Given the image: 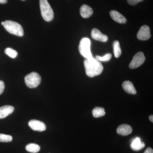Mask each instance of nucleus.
<instances>
[{
  "mask_svg": "<svg viewBox=\"0 0 153 153\" xmlns=\"http://www.w3.org/2000/svg\"><path fill=\"white\" fill-rule=\"evenodd\" d=\"M85 73L88 76L94 77L101 74L103 67L100 61L94 57L88 58L84 60Z\"/></svg>",
  "mask_w": 153,
  "mask_h": 153,
  "instance_id": "obj_1",
  "label": "nucleus"
},
{
  "mask_svg": "<svg viewBox=\"0 0 153 153\" xmlns=\"http://www.w3.org/2000/svg\"><path fill=\"white\" fill-rule=\"evenodd\" d=\"M4 22V27L9 33L20 37L24 36V30L22 26L19 23L9 20Z\"/></svg>",
  "mask_w": 153,
  "mask_h": 153,
  "instance_id": "obj_2",
  "label": "nucleus"
},
{
  "mask_svg": "<svg viewBox=\"0 0 153 153\" xmlns=\"http://www.w3.org/2000/svg\"><path fill=\"white\" fill-rule=\"evenodd\" d=\"M42 16L45 21L51 22L54 18V12L47 0H40Z\"/></svg>",
  "mask_w": 153,
  "mask_h": 153,
  "instance_id": "obj_3",
  "label": "nucleus"
},
{
  "mask_svg": "<svg viewBox=\"0 0 153 153\" xmlns=\"http://www.w3.org/2000/svg\"><path fill=\"white\" fill-rule=\"evenodd\" d=\"M80 54L86 59L92 57L91 52V41L89 38H84L81 39L79 46Z\"/></svg>",
  "mask_w": 153,
  "mask_h": 153,
  "instance_id": "obj_4",
  "label": "nucleus"
},
{
  "mask_svg": "<svg viewBox=\"0 0 153 153\" xmlns=\"http://www.w3.org/2000/svg\"><path fill=\"white\" fill-rule=\"evenodd\" d=\"M41 81V76L35 72H31L25 77V83L30 88L37 87L40 84Z\"/></svg>",
  "mask_w": 153,
  "mask_h": 153,
  "instance_id": "obj_5",
  "label": "nucleus"
},
{
  "mask_svg": "<svg viewBox=\"0 0 153 153\" xmlns=\"http://www.w3.org/2000/svg\"><path fill=\"white\" fill-rule=\"evenodd\" d=\"M145 58L144 53L142 52H137L129 64V68L131 69H134L138 68L145 62Z\"/></svg>",
  "mask_w": 153,
  "mask_h": 153,
  "instance_id": "obj_6",
  "label": "nucleus"
},
{
  "mask_svg": "<svg viewBox=\"0 0 153 153\" xmlns=\"http://www.w3.org/2000/svg\"><path fill=\"white\" fill-rule=\"evenodd\" d=\"M150 29L149 26L143 25L140 28L137 34V38L141 41H146L150 38Z\"/></svg>",
  "mask_w": 153,
  "mask_h": 153,
  "instance_id": "obj_7",
  "label": "nucleus"
},
{
  "mask_svg": "<svg viewBox=\"0 0 153 153\" xmlns=\"http://www.w3.org/2000/svg\"><path fill=\"white\" fill-rule=\"evenodd\" d=\"M29 125L34 131H43L46 130V126L43 122L41 121L32 120L29 122Z\"/></svg>",
  "mask_w": 153,
  "mask_h": 153,
  "instance_id": "obj_8",
  "label": "nucleus"
},
{
  "mask_svg": "<svg viewBox=\"0 0 153 153\" xmlns=\"http://www.w3.org/2000/svg\"><path fill=\"white\" fill-rule=\"evenodd\" d=\"M91 37L96 41L105 42L108 40V37L106 35L102 34L98 29L94 28L91 31Z\"/></svg>",
  "mask_w": 153,
  "mask_h": 153,
  "instance_id": "obj_9",
  "label": "nucleus"
},
{
  "mask_svg": "<svg viewBox=\"0 0 153 153\" xmlns=\"http://www.w3.org/2000/svg\"><path fill=\"white\" fill-rule=\"evenodd\" d=\"M117 132L119 134L121 135L127 136L131 133L132 128L131 126L123 124L119 126L117 129Z\"/></svg>",
  "mask_w": 153,
  "mask_h": 153,
  "instance_id": "obj_10",
  "label": "nucleus"
},
{
  "mask_svg": "<svg viewBox=\"0 0 153 153\" xmlns=\"http://www.w3.org/2000/svg\"><path fill=\"white\" fill-rule=\"evenodd\" d=\"M111 17L114 21L120 24H125L127 19L117 11L111 10L110 13Z\"/></svg>",
  "mask_w": 153,
  "mask_h": 153,
  "instance_id": "obj_11",
  "label": "nucleus"
},
{
  "mask_svg": "<svg viewBox=\"0 0 153 153\" xmlns=\"http://www.w3.org/2000/svg\"><path fill=\"white\" fill-rule=\"evenodd\" d=\"M14 107L6 105L0 107V119L4 118L13 112Z\"/></svg>",
  "mask_w": 153,
  "mask_h": 153,
  "instance_id": "obj_12",
  "label": "nucleus"
},
{
  "mask_svg": "<svg viewBox=\"0 0 153 153\" xmlns=\"http://www.w3.org/2000/svg\"><path fill=\"white\" fill-rule=\"evenodd\" d=\"M122 87L127 93L129 94H136L137 91L134 86L133 83L130 81L127 80L122 83Z\"/></svg>",
  "mask_w": 153,
  "mask_h": 153,
  "instance_id": "obj_13",
  "label": "nucleus"
},
{
  "mask_svg": "<svg viewBox=\"0 0 153 153\" xmlns=\"http://www.w3.org/2000/svg\"><path fill=\"white\" fill-rule=\"evenodd\" d=\"M145 144L144 143L141 141L140 138L138 137L135 138L132 141L131 144V147L133 150L138 151L144 148Z\"/></svg>",
  "mask_w": 153,
  "mask_h": 153,
  "instance_id": "obj_14",
  "label": "nucleus"
},
{
  "mask_svg": "<svg viewBox=\"0 0 153 153\" xmlns=\"http://www.w3.org/2000/svg\"><path fill=\"white\" fill-rule=\"evenodd\" d=\"M93 13V10L90 7L87 5H83L80 9V14L83 18H89Z\"/></svg>",
  "mask_w": 153,
  "mask_h": 153,
  "instance_id": "obj_15",
  "label": "nucleus"
},
{
  "mask_svg": "<svg viewBox=\"0 0 153 153\" xmlns=\"http://www.w3.org/2000/svg\"><path fill=\"white\" fill-rule=\"evenodd\" d=\"M94 117L95 118L101 117L105 114L104 108L101 107H96L92 111Z\"/></svg>",
  "mask_w": 153,
  "mask_h": 153,
  "instance_id": "obj_16",
  "label": "nucleus"
},
{
  "mask_svg": "<svg viewBox=\"0 0 153 153\" xmlns=\"http://www.w3.org/2000/svg\"><path fill=\"white\" fill-rule=\"evenodd\" d=\"M26 150L32 153H37L40 150V147L39 145L35 143H30L26 147Z\"/></svg>",
  "mask_w": 153,
  "mask_h": 153,
  "instance_id": "obj_17",
  "label": "nucleus"
},
{
  "mask_svg": "<svg viewBox=\"0 0 153 153\" xmlns=\"http://www.w3.org/2000/svg\"><path fill=\"white\" fill-rule=\"evenodd\" d=\"M114 53L116 58L120 57L121 55L122 51L121 49L119 42L117 41H115L113 44Z\"/></svg>",
  "mask_w": 153,
  "mask_h": 153,
  "instance_id": "obj_18",
  "label": "nucleus"
},
{
  "mask_svg": "<svg viewBox=\"0 0 153 153\" xmlns=\"http://www.w3.org/2000/svg\"><path fill=\"white\" fill-rule=\"evenodd\" d=\"M5 53L8 55L9 57L13 58H16L18 55V52L16 50L10 48H7L5 50Z\"/></svg>",
  "mask_w": 153,
  "mask_h": 153,
  "instance_id": "obj_19",
  "label": "nucleus"
},
{
  "mask_svg": "<svg viewBox=\"0 0 153 153\" xmlns=\"http://www.w3.org/2000/svg\"><path fill=\"white\" fill-rule=\"evenodd\" d=\"M13 140V137L9 135L0 134V142H1L8 143L11 142Z\"/></svg>",
  "mask_w": 153,
  "mask_h": 153,
  "instance_id": "obj_20",
  "label": "nucleus"
},
{
  "mask_svg": "<svg viewBox=\"0 0 153 153\" xmlns=\"http://www.w3.org/2000/svg\"><path fill=\"white\" fill-rule=\"evenodd\" d=\"M111 57H112V55L111 54L108 53L102 57L97 55L96 58L100 61H108L111 60Z\"/></svg>",
  "mask_w": 153,
  "mask_h": 153,
  "instance_id": "obj_21",
  "label": "nucleus"
},
{
  "mask_svg": "<svg viewBox=\"0 0 153 153\" xmlns=\"http://www.w3.org/2000/svg\"><path fill=\"white\" fill-rule=\"evenodd\" d=\"M143 1V0H127V2L131 5L134 6Z\"/></svg>",
  "mask_w": 153,
  "mask_h": 153,
  "instance_id": "obj_22",
  "label": "nucleus"
},
{
  "mask_svg": "<svg viewBox=\"0 0 153 153\" xmlns=\"http://www.w3.org/2000/svg\"><path fill=\"white\" fill-rule=\"evenodd\" d=\"M4 83L1 80H0V95L2 94L4 90Z\"/></svg>",
  "mask_w": 153,
  "mask_h": 153,
  "instance_id": "obj_23",
  "label": "nucleus"
},
{
  "mask_svg": "<svg viewBox=\"0 0 153 153\" xmlns=\"http://www.w3.org/2000/svg\"><path fill=\"white\" fill-rule=\"evenodd\" d=\"M144 153H153V149L150 147L148 148Z\"/></svg>",
  "mask_w": 153,
  "mask_h": 153,
  "instance_id": "obj_24",
  "label": "nucleus"
},
{
  "mask_svg": "<svg viewBox=\"0 0 153 153\" xmlns=\"http://www.w3.org/2000/svg\"><path fill=\"white\" fill-rule=\"evenodd\" d=\"M7 2V0H0V4H5Z\"/></svg>",
  "mask_w": 153,
  "mask_h": 153,
  "instance_id": "obj_25",
  "label": "nucleus"
},
{
  "mask_svg": "<svg viewBox=\"0 0 153 153\" xmlns=\"http://www.w3.org/2000/svg\"><path fill=\"white\" fill-rule=\"evenodd\" d=\"M149 119L152 122H153V115H151L149 117Z\"/></svg>",
  "mask_w": 153,
  "mask_h": 153,
  "instance_id": "obj_26",
  "label": "nucleus"
},
{
  "mask_svg": "<svg viewBox=\"0 0 153 153\" xmlns=\"http://www.w3.org/2000/svg\"><path fill=\"white\" fill-rule=\"evenodd\" d=\"M4 22H1V25H3V26H4Z\"/></svg>",
  "mask_w": 153,
  "mask_h": 153,
  "instance_id": "obj_27",
  "label": "nucleus"
},
{
  "mask_svg": "<svg viewBox=\"0 0 153 153\" xmlns=\"http://www.w3.org/2000/svg\"><path fill=\"white\" fill-rule=\"evenodd\" d=\"M22 1H25V0H22Z\"/></svg>",
  "mask_w": 153,
  "mask_h": 153,
  "instance_id": "obj_28",
  "label": "nucleus"
}]
</instances>
